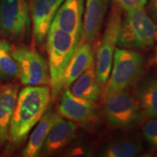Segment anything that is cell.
<instances>
[{
    "mask_svg": "<svg viewBox=\"0 0 157 157\" xmlns=\"http://www.w3.org/2000/svg\"><path fill=\"white\" fill-rule=\"evenodd\" d=\"M85 0H64L52 25L81 39Z\"/></svg>",
    "mask_w": 157,
    "mask_h": 157,
    "instance_id": "cell-11",
    "label": "cell"
},
{
    "mask_svg": "<svg viewBox=\"0 0 157 157\" xmlns=\"http://www.w3.org/2000/svg\"><path fill=\"white\" fill-rule=\"evenodd\" d=\"M154 62L157 63V46L155 49V55H154Z\"/></svg>",
    "mask_w": 157,
    "mask_h": 157,
    "instance_id": "cell-25",
    "label": "cell"
},
{
    "mask_svg": "<svg viewBox=\"0 0 157 157\" xmlns=\"http://www.w3.org/2000/svg\"><path fill=\"white\" fill-rule=\"evenodd\" d=\"M136 101L143 113L150 118H157V79L147 77L139 86Z\"/></svg>",
    "mask_w": 157,
    "mask_h": 157,
    "instance_id": "cell-18",
    "label": "cell"
},
{
    "mask_svg": "<svg viewBox=\"0 0 157 157\" xmlns=\"http://www.w3.org/2000/svg\"><path fill=\"white\" fill-rule=\"evenodd\" d=\"M51 100L48 86H27L18 93L10 124L9 142L20 144L46 112Z\"/></svg>",
    "mask_w": 157,
    "mask_h": 157,
    "instance_id": "cell-1",
    "label": "cell"
},
{
    "mask_svg": "<svg viewBox=\"0 0 157 157\" xmlns=\"http://www.w3.org/2000/svg\"><path fill=\"white\" fill-rule=\"evenodd\" d=\"M47 39L51 99L56 100L63 92L65 71L80 39L52 25H51Z\"/></svg>",
    "mask_w": 157,
    "mask_h": 157,
    "instance_id": "cell-2",
    "label": "cell"
},
{
    "mask_svg": "<svg viewBox=\"0 0 157 157\" xmlns=\"http://www.w3.org/2000/svg\"><path fill=\"white\" fill-rule=\"evenodd\" d=\"M155 39L157 41V29H156V36H155Z\"/></svg>",
    "mask_w": 157,
    "mask_h": 157,
    "instance_id": "cell-26",
    "label": "cell"
},
{
    "mask_svg": "<svg viewBox=\"0 0 157 157\" xmlns=\"http://www.w3.org/2000/svg\"><path fill=\"white\" fill-rule=\"evenodd\" d=\"M76 137L75 123L70 120H64L62 118L51 129L40 153L44 156L56 154L69 145Z\"/></svg>",
    "mask_w": 157,
    "mask_h": 157,
    "instance_id": "cell-14",
    "label": "cell"
},
{
    "mask_svg": "<svg viewBox=\"0 0 157 157\" xmlns=\"http://www.w3.org/2000/svg\"><path fill=\"white\" fill-rule=\"evenodd\" d=\"M156 29L144 8L126 11L121 19L117 45L127 49L151 48L154 44Z\"/></svg>",
    "mask_w": 157,
    "mask_h": 157,
    "instance_id": "cell-4",
    "label": "cell"
},
{
    "mask_svg": "<svg viewBox=\"0 0 157 157\" xmlns=\"http://www.w3.org/2000/svg\"><path fill=\"white\" fill-rule=\"evenodd\" d=\"M68 156H90V151L88 148H84L83 147H76L72 148L68 152Z\"/></svg>",
    "mask_w": 157,
    "mask_h": 157,
    "instance_id": "cell-23",
    "label": "cell"
},
{
    "mask_svg": "<svg viewBox=\"0 0 157 157\" xmlns=\"http://www.w3.org/2000/svg\"><path fill=\"white\" fill-rule=\"evenodd\" d=\"M64 0H32L31 19L34 42L40 44L47 38L55 15Z\"/></svg>",
    "mask_w": 157,
    "mask_h": 157,
    "instance_id": "cell-10",
    "label": "cell"
},
{
    "mask_svg": "<svg viewBox=\"0 0 157 157\" xmlns=\"http://www.w3.org/2000/svg\"><path fill=\"white\" fill-rule=\"evenodd\" d=\"M103 111L109 124L119 129L135 127L143 115L137 101L126 90L104 98Z\"/></svg>",
    "mask_w": 157,
    "mask_h": 157,
    "instance_id": "cell-6",
    "label": "cell"
},
{
    "mask_svg": "<svg viewBox=\"0 0 157 157\" xmlns=\"http://www.w3.org/2000/svg\"><path fill=\"white\" fill-rule=\"evenodd\" d=\"M62 119L59 113L50 111L42 116L36 125V128L31 133L26 146L23 149L21 156L23 157H35L40 154L42 146L47 137L56 124Z\"/></svg>",
    "mask_w": 157,
    "mask_h": 157,
    "instance_id": "cell-15",
    "label": "cell"
},
{
    "mask_svg": "<svg viewBox=\"0 0 157 157\" xmlns=\"http://www.w3.org/2000/svg\"><path fill=\"white\" fill-rule=\"evenodd\" d=\"M142 145L138 139L123 138L108 145L102 153L105 157H132L142 151Z\"/></svg>",
    "mask_w": 157,
    "mask_h": 157,
    "instance_id": "cell-19",
    "label": "cell"
},
{
    "mask_svg": "<svg viewBox=\"0 0 157 157\" xmlns=\"http://www.w3.org/2000/svg\"><path fill=\"white\" fill-rule=\"evenodd\" d=\"M148 9L151 16L157 21V0H148Z\"/></svg>",
    "mask_w": 157,
    "mask_h": 157,
    "instance_id": "cell-24",
    "label": "cell"
},
{
    "mask_svg": "<svg viewBox=\"0 0 157 157\" xmlns=\"http://www.w3.org/2000/svg\"><path fill=\"white\" fill-rule=\"evenodd\" d=\"M121 10L120 7L113 2L106 27L96 52L95 73L98 81L102 85L105 84L111 74L113 54L117 45L122 19Z\"/></svg>",
    "mask_w": 157,
    "mask_h": 157,
    "instance_id": "cell-5",
    "label": "cell"
},
{
    "mask_svg": "<svg viewBox=\"0 0 157 157\" xmlns=\"http://www.w3.org/2000/svg\"><path fill=\"white\" fill-rule=\"evenodd\" d=\"M27 0H0V33L11 39H21L30 28Z\"/></svg>",
    "mask_w": 157,
    "mask_h": 157,
    "instance_id": "cell-8",
    "label": "cell"
},
{
    "mask_svg": "<svg viewBox=\"0 0 157 157\" xmlns=\"http://www.w3.org/2000/svg\"><path fill=\"white\" fill-rule=\"evenodd\" d=\"M95 65V56L90 42L79 41L65 71L63 91L69 88L78 76Z\"/></svg>",
    "mask_w": 157,
    "mask_h": 157,
    "instance_id": "cell-13",
    "label": "cell"
},
{
    "mask_svg": "<svg viewBox=\"0 0 157 157\" xmlns=\"http://www.w3.org/2000/svg\"><path fill=\"white\" fill-rule=\"evenodd\" d=\"M71 85L70 91L74 95L90 101H97L102 93V84L96 76L95 65L82 74Z\"/></svg>",
    "mask_w": 157,
    "mask_h": 157,
    "instance_id": "cell-17",
    "label": "cell"
},
{
    "mask_svg": "<svg viewBox=\"0 0 157 157\" xmlns=\"http://www.w3.org/2000/svg\"><path fill=\"white\" fill-rule=\"evenodd\" d=\"M110 0H85L80 41L92 43L98 38Z\"/></svg>",
    "mask_w": 157,
    "mask_h": 157,
    "instance_id": "cell-12",
    "label": "cell"
},
{
    "mask_svg": "<svg viewBox=\"0 0 157 157\" xmlns=\"http://www.w3.org/2000/svg\"><path fill=\"white\" fill-rule=\"evenodd\" d=\"M144 63V58L137 51L116 48L111 76L102 91L103 99L130 87L141 76Z\"/></svg>",
    "mask_w": 157,
    "mask_h": 157,
    "instance_id": "cell-3",
    "label": "cell"
},
{
    "mask_svg": "<svg viewBox=\"0 0 157 157\" xmlns=\"http://www.w3.org/2000/svg\"><path fill=\"white\" fill-rule=\"evenodd\" d=\"M12 49L8 42L0 39V79L2 81L18 77V67L12 56Z\"/></svg>",
    "mask_w": 157,
    "mask_h": 157,
    "instance_id": "cell-20",
    "label": "cell"
},
{
    "mask_svg": "<svg viewBox=\"0 0 157 157\" xmlns=\"http://www.w3.org/2000/svg\"><path fill=\"white\" fill-rule=\"evenodd\" d=\"M58 113L85 128H89L98 119V107L94 101L76 96L68 89L63 90L60 97Z\"/></svg>",
    "mask_w": 157,
    "mask_h": 157,
    "instance_id": "cell-9",
    "label": "cell"
},
{
    "mask_svg": "<svg viewBox=\"0 0 157 157\" xmlns=\"http://www.w3.org/2000/svg\"><path fill=\"white\" fill-rule=\"evenodd\" d=\"M143 134L149 144L157 148V118H151L143 124Z\"/></svg>",
    "mask_w": 157,
    "mask_h": 157,
    "instance_id": "cell-21",
    "label": "cell"
},
{
    "mask_svg": "<svg viewBox=\"0 0 157 157\" xmlns=\"http://www.w3.org/2000/svg\"><path fill=\"white\" fill-rule=\"evenodd\" d=\"M12 56L18 67V78L28 86L50 84L49 66L45 59L34 50L17 47L12 49Z\"/></svg>",
    "mask_w": 157,
    "mask_h": 157,
    "instance_id": "cell-7",
    "label": "cell"
},
{
    "mask_svg": "<svg viewBox=\"0 0 157 157\" xmlns=\"http://www.w3.org/2000/svg\"><path fill=\"white\" fill-rule=\"evenodd\" d=\"M19 93V87L15 84L0 86V145L8 137L10 124Z\"/></svg>",
    "mask_w": 157,
    "mask_h": 157,
    "instance_id": "cell-16",
    "label": "cell"
},
{
    "mask_svg": "<svg viewBox=\"0 0 157 157\" xmlns=\"http://www.w3.org/2000/svg\"><path fill=\"white\" fill-rule=\"evenodd\" d=\"M113 2L125 11L143 8L147 3V0H113Z\"/></svg>",
    "mask_w": 157,
    "mask_h": 157,
    "instance_id": "cell-22",
    "label": "cell"
}]
</instances>
